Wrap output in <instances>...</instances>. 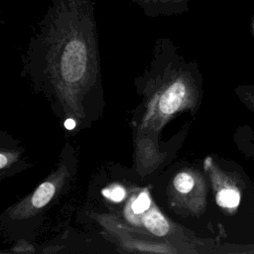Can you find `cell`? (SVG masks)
<instances>
[{
    "mask_svg": "<svg viewBox=\"0 0 254 254\" xmlns=\"http://www.w3.org/2000/svg\"><path fill=\"white\" fill-rule=\"evenodd\" d=\"M86 48L78 40L69 42L62 57V73L68 82L79 80L86 69Z\"/></svg>",
    "mask_w": 254,
    "mask_h": 254,
    "instance_id": "obj_1",
    "label": "cell"
},
{
    "mask_svg": "<svg viewBox=\"0 0 254 254\" xmlns=\"http://www.w3.org/2000/svg\"><path fill=\"white\" fill-rule=\"evenodd\" d=\"M186 87L182 82H175L162 95L159 107L164 114L174 113L180 106L185 97Z\"/></svg>",
    "mask_w": 254,
    "mask_h": 254,
    "instance_id": "obj_2",
    "label": "cell"
},
{
    "mask_svg": "<svg viewBox=\"0 0 254 254\" xmlns=\"http://www.w3.org/2000/svg\"><path fill=\"white\" fill-rule=\"evenodd\" d=\"M64 127H65L67 130L73 129V128L75 127V122H74V120L71 119V118L66 119V120L64 121Z\"/></svg>",
    "mask_w": 254,
    "mask_h": 254,
    "instance_id": "obj_9",
    "label": "cell"
},
{
    "mask_svg": "<svg viewBox=\"0 0 254 254\" xmlns=\"http://www.w3.org/2000/svg\"><path fill=\"white\" fill-rule=\"evenodd\" d=\"M102 193L113 201H121L125 196V190L121 187H115L111 190H104Z\"/></svg>",
    "mask_w": 254,
    "mask_h": 254,
    "instance_id": "obj_8",
    "label": "cell"
},
{
    "mask_svg": "<svg viewBox=\"0 0 254 254\" xmlns=\"http://www.w3.org/2000/svg\"><path fill=\"white\" fill-rule=\"evenodd\" d=\"M174 185L180 192L187 193L193 188L194 181L190 175L187 173H181L175 178Z\"/></svg>",
    "mask_w": 254,
    "mask_h": 254,
    "instance_id": "obj_6",
    "label": "cell"
},
{
    "mask_svg": "<svg viewBox=\"0 0 254 254\" xmlns=\"http://www.w3.org/2000/svg\"><path fill=\"white\" fill-rule=\"evenodd\" d=\"M7 158H6V156L4 155V154H0V168L1 169H3L5 166H6V164H7Z\"/></svg>",
    "mask_w": 254,
    "mask_h": 254,
    "instance_id": "obj_10",
    "label": "cell"
},
{
    "mask_svg": "<svg viewBox=\"0 0 254 254\" xmlns=\"http://www.w3.org/2000/svg\"><path fill=\"white\" fill-rule=\"evenodd\" d=\"M241 200V192L238 188L224 187L216 193V202L226 209H236Z\"/></svg>",
    "mask_w": 254,
    "mask_h": 254,
    "instance_id": "obj_3",
    "label": "cell"
},
{
    "mask_svg": "<svg viewBox=\"0 0 254 254\" xmlns=\"http://www.w3.org/2000/svg\"><path fill=\"white\" fill-rule=\"evenodd\" d=\"M253 106H254V103H253Z\"/></svg>",
    "mask_w": 254,
    "mask_h": 254,
    "instance_id": "obj_12",
    "label": "cell"
},
{
    "mask_svg": "<svg viewBox=\"0 0 254 254\" xmlns=\"http://www.w3.org/2000/svg\"><path fill=\"white\" fill-rule=\"evenodd\" d=\"M251 30H252V33L254 36V16L252 17V20H251Z\"/></svg>",
    "mask_w": 254,
    "mask_h": 254,
    "instance_id": "obj_11",
    "label": "cell"
},
{
    "mask_svg": "<svg viewBox=\"0 0 254 254\" xmlns=\"http://www.w3.org/2000/svg\"><path fill=\"white\" fill-rule=\"evenodd\" d=\"M145 225L146 227L155 235L157 236H164L169 231V223L164 218V216L156 211L153 210L145 216Z\"/></svg>",
    "mask_w": 254,
    "mask_h": 254,
    "instance_id": "obj_4",
    "label": "cell"
},
{
    "mask_svg": "<svg viewBox=\"0 0 254 254\" xmlns=\"http://www.w3.org/2000/svg\"><path fill=\"white\" fill-rule=\"evenodd\" d=\"M150 198L149 195L146 192H142L139 194V196L133 201L132 203V209L135 213H142L145 210H147L150 206Z\"/></svg>",
    "mask_w": 254,
    "mask_h": 254,
    "instance_id": "obj_7",
    "label": "cell"
},
{
    "mask_svg": "<svg viewBox=\"0 0 254 254\" xmlns=\"http://www.w3.org/2000/svg\"><path fill=\"white\" fill-rule=\"evenodd\" d=\"M55 193V187L53 184L46 182L42 184L35 191L32 197V203L36 207H42L46 205Z\"/></svg>",
    "mask_w": 254,
    "mask_h": 254,
    "instance_id": "obj_5",
    "label": "cell"
}]
</instances>
